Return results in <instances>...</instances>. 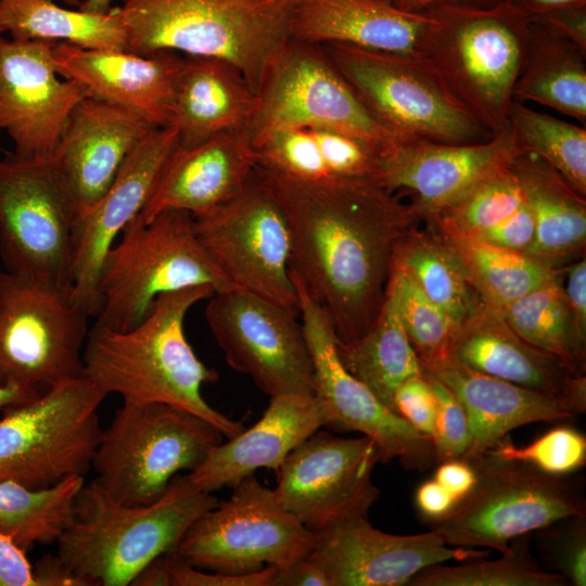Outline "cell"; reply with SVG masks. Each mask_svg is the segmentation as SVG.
<instances>
[{
  "mask_svg": "<svg viewBox=\"0 0 586 586\" xmlns=\"http://www.w3.org/2000/svg\"><path fill=\"white\" fill-rule=\"evenodd\" d=\"M385 294L423 366L448 357L458 326L400 268L392 266Z\"/></svg>",
  "mask_w": 586,
  "mask_h": 586,
  "instance_id": "cell-42",
  "label": "cell"
},
{
  "mask_svg": "<svg viewBox=\"0 0 586 586\" xmlns=\"http://www.w3.org/2000/svg\"><path fill=\"white\" fill-rule=\"evenodd\" d=\"M508 123L519 146L556 171L581 195L586 196V128L530 109L514 100Z\"/></svg>",
  "mask_w": 586,
  "mask_h": 586,
  "instance_id": "cell-41",
  "label": "cell"
},
{
  "mask_svg": "<svg viewBox=\"0 0 586 586\" xmlns=\"http://www.w3.org/2000/svg\"><path fill=\"white\" fill-rule=\"evenodd\" d=\"M382 462L367 436L344 438L315 431L277 470L278 502L308 530L318 533L339 522L368 517L380 497L372 472Z\"/></svg>",
  "mask_w": 586,
  "mask_h": 586,
  "instance_id": "cell-18",
  "label": "cell"
},
{
  "mask_svg": "<svg viewBox=\"0 0 586 586\" xmlns=\"http://www.w3.org/2000/svg\"><path fill=\"white\" fill-rule=\"evenodd\" d=\"M256 167L255 149L245 128L216 133L190 148L178 143L138 218L146 221L165 211L192 216L207 213L235 198Z\"/></svg>",
  "mask_w": 586,
  "mask_h": 586,
  "instance_id": "cell-25",
  "label": "cell"
},
{
  "mask_svg": "<svg viewBox=\"0 0 586 586\" xmlns=\"http://www.w3.org/2000/svg\"><path fill=\"white\" fill-rule=\"evenodd\" d=\"M2 35V34H1Z\"/></svg>",
  "mask_w": 586,
  "mask_h": 586,
  "instance_id": "cell-62",
  "label": "cell"
},
{
  "mask_svg": "<svg viewBox=\"0 0 586 586\" xmlns=\"http://www.w3.org/2000/svg\"><path fill=\"white\" fill-rule=\"evenodd\" d=\"M523 203L520 182L510 165L475 184L426 222L445 232L473 237Z\"/></svg>",
  "mask_w": 586,
  "mask_h": 586,
  "instance_id": "cell-43",
  "label": "cell"
},
{
  "mask_svg": "<svg viewBox=\"0 0 586 586\" xmlns=\"http://www.w3.org/2000/svg\"><path fill=\"white\" fill-rule=\"evenodd\" d=\"M394 409L417 431L432 438L435 431L437 402L424 373L400 384L394 395Z\"/></svg>",
  "mask_w": 586,
  "mask_h": 586,
  "instance_id": "cell-48",
  "label": "cell"
},
{
  "mask_svg": "<svg viewBox=\"0 0 586 586\" xmlns=\"http://www.w3.org/2000/svg\"><path fill=\"white\" fill-rule=\"evenodd\" d=\"M256 102V92L231 63L186 56L169 125L178 131L179 145L190 148L216 133L246 128Z\"/></svg>",
  "mask_w": 586,
  "mask_h": 586,
  "instance_id": "cell-30",
  "label": "cell"
},
{
  "mask_svg": "<svg viewBox=\"0 0 586 586\" xmlns=\"http://www.w3.org/2000/svg\"><path fill=\"white\" fill-rule=\"evenodd\" d=\"M422 58L456 101L492 135L507 124L524 63L530 20L500 1L486 8L437 5Z\"/></svg>",
  "mask_w": 586,
  "mask_h": 586,
  "instance_id": "cell-5",
  "label": "cell"
},
{
  "mask_svg": "<svg viewBox=\"0 0 586 586\" xmlns=\"http://www.w3.org/2000/svg\"><path fill=\"white\" fill-rule=\"evenodd\" d=\"M415 504L419 515L429 524L446 518L457 506L456 499L433 477L417 487Z\"/></svg>",
  "mask_w": 586,
  "mask_h": 586,
  "instance_id": "cell-52",
  "label": "cell"
},
{
  "mask_svg": "<svg viewBox=\"0 0 586 586\" xmlns=\"http://www.w3.org/2000/svg\"><path fill=\"white\" fill-rule=\"evenodd\" d=\"M79 208L53 158H0V256L7 271L72 293Z\"/></svg>",
  "mask_w": 586,
  "mask_h": 586,
  "instance_id": "cell-11",
  "label": "cell"
},
{
  "mask_svg": "<svg viewBox=\"0 0 586 586\" xmlns=\"http://www.w3.org/2000/svg\"><path fill=\"white\" fill-rule=\"evenodd\" d=\"M222 436L184 409L123 399L95 450V480L119 502L151 504L179 471L198 468Z\"/></svg>",
  "mask_w": 586,
  "mask_h": 586,
  "instance_id": "cell-7",
  "label": "cell"
},
{
  "mask_svg": "<svg viewBox=\"0 0 586 586\" xmlns=\"http://www.w3.org/2000/svg\"><path fill=\"white\" fill-rule=\"evenodd\" d=\"M36 586H91L73 572L58 555H43L33 565Z\"/></svg>",
  "mask_w": 586,
  "mask_h": 586,
  "instance_id": "cell-55",
  "label": "cell"
},
{
  "mask_svg": "<svg viewBox=\"0 0 586 586\" xmlns=\"http://www.w3.org/2000/svg\"><path fill=\"white\" fill-rule=\"evenodd\" d=\"M154 128L138 113L104 100L89 95L78 103L53 158L80 213L103 196L126 158Z\"/></svg>",
  "mask_w": 586,
  "mask_h": 586,
  "instance_id": "cell-26",
  "label": "cell"
},
{
  "mask_svg": "<svg viewBox=\"0 0 586 586\" xmlns=\"http://www.w3.org/2000/svg\"><path fill=\"white\" fill-rule=\"evenodd\" d=\"M272 586H331L320 568L306 558L278 569Z\"/></svg>",
  "mask_w": 586,
  "mask_h": 586,
  "instance_id": "cell-56",
  "label": "cell"
},
{
  "mask_svg": "<svg viewBox=\"0 0 586 586\" xmlns=\"http://www.w3.org/2000/svg\"><path fill=\"white\" fill-rule=\"evenodd\" d=\"M258 168L288 219L291 273L336 341L357 340L382 307L395 246L419 214L374 179L304 181Z\"/></svg>",
  "mask_w": 586,
  "mask_h": 586,
  "instance_id": "cell-1",
  "label": "cell"
},
{
  "mask_svg": "<svg viewBox=\"0 0 586 586\" xmlns=\"http://www.w3.org/2000/svg\"><path fill=\"white\" fill-rule=\"evenodd\" d=\"M522 152L509 123L483 142H397L383 151L378 181L392 192H409L410 204L429 221Z\"/></svg>",
  "mask_w": 586,
  "mask_h": 586,
  "instance_id": "cell-21",
  "label": "cell"
},
{
  "mask_svg": "<svg viewBox=\"0 0 586 586\" xmlns=\"http://www.w3.org/2000/svg\"><path fill=\"white\" fill-rule=\"evenodd\" d=\"M434 23L429 13L404 11L390 0H296L291 37L421 56Z\"/></svg>",
  "mask_w": 586,
  "mask_h": 586,
  "instance_id": "cell-28",
  "label": "cell"
},
{
  "mask_svg": "<svg viewBox=\"0 0 586 586\" xmlns=\"http://www.w3.org/2000/svg\"><path fill=\"white\" fill-rule=\"evenodd\" d=\"M437 402L435 431L432 436L435 464L462 458L471 443L467 413L454 394L435 377L423 370Z\"/></svg>",
  "mask_w": 586,
  "mask_h": 586,
  "instance_id": "cell-46",
  "label": "cell"
},
{
  "mask_svg": "<svg viewBox=\"0 0 586 586\" xmlns=\"http://www.w3.org/2000/svg\"><path fill=\"white\" fill-rule=\"evenodd\" d=\"M196 285L215 292L234 286L200 243L193 216L182 211H165L146 221L136 216L104 256L94 323L132 329L160 295Z\"/></svg>",
  "mask_w": 586,
  "mask_h": 586,
  "instance_id": "cell-6",
  "label": "cell"
},
{
  "mask_svg": "<svg viewBox=\"0 0 586 586\" xmlns=\"http://www.w3.org/2000/svg\"><path fill=\"white\" fill-rule=\"evenodd\" d=\"M485 454L522 461L552 475L574 474L586 463V436L572 426L560 425L524 446H517L505 436Z\"/></svg>",
  "mask_w": 586,
  "mask_h": 586,
  "instance_id": "cell-44",
  "label": "cell"
},
{
  "mask_svg": "<svg viewBox=\"0 0 586 586\" xmlns=\"http://www.w3.org/2000/svg\"><path fill=\"white\" fill-rule=\"evenodd\" d=\"M371 114L398 142L476 143L492 135L419 55L321 44Z\"/></svg>",
  "mask_w": 586,
  "mask_h": 586,
  "instance_id": "cell-9",
  "label": "cell"
},
{
  "mask_svg": "<svg viewBox=\"0 0 586 586\" xmlns=\"http://www.w3.org/2000/svg\"><path fill=\"white\" fill-rule=\"evenodd\" d=\"M170 586H272L277 566L246 574L205 573L189 564L177 552L167 553Z\"/></svg>",
  "mask_w": 586,
  "mask_h": 586,
  "instance_id": "cell-47",
  "label": "cell"
},
{
  "mask_svg": "<svg viewBox=\"0 0 586 586\" xmlns=\"http://www.w3.org/2000/svg\"><path fill=\"white\" fill-rule=\"evenodd\" d=\"M212 493L175 476L148 505L115 500L94 479L80 489L58 556L91 586H128L155 558L175 551L190 525L217 505Z\"/></svg>",
  "mask_w": 586,
  "mask_h": 586,
  "instance_id": "cell-3",
  "label": "cell"
},
{
  "mask_svg": "<svg viewBox=\"0 0 586 586\" xmlns=\"http://www.w3.org/2000/svg\"><path fill=\"white\" fill-rule=\"evenodd\" d=\"M562 288L575 321L586 335V259H578L568 266L565 277H562Z\"/></svg>",
  "mask_w": 586,
  "mask_h": 586,
  "instance_id": "cell-54",
  "label": "cell"
},
{
  "mask_svg": "<svg viewBox=\"0 0 586 586\" xmlns=\"http://www.w3.org/2000/svg\"><path fill=\"white\" fill-rule=\"evenodd\" d=\"M489 245L525 253L535 238V221L525 202L498 224L471 237Z\"/></svg>",
  "mask_w": 586,
  "mask_h": 586,
  "instance_id": "cell-49",
  "label": "cell"
},
{
  "mask_svg": "<svg viewBox=\"0 0 586 586\" xmlns=\"http://www.w3.org/2000/svg\"><path fill=\"white\" fill-rule=\"evenodd\" d=\"M84 485V475H72L42 488L1 481V531L25 551L36 544L58 542L73 521L75 501Z\"/></svg>",
  "mask_w": 586,
  "mask_h": 586,
  "instance_id": "cell-37",
  "label": "cell"
},
{
  "mask_svg": "<svg viewBox=\"0 0 586 586\" xmlns=\"http://www.w3.org/2000/svg\"><path fill=\"white\" fill-rule=\"evenodd\" d=\"M469 462L476 472L473 489L446 518L430 524L449 546L504 552L517 537L586 514L583 476L552 475L488 454Z\"/></svg>",
  "mask_w": 586,
  "mask_h": 586,
  "instance_id": "cell-8",
  "label": "cell"
},
{
  "mask_svg": "<svg viewBox=\"0 0 586 586\" xmlns=\"http://www.w3.org/2000/svg\"><path fill=\"white\" fill-rule=\"evenodd\" d=\"M211 297L205 319L232 369L269 397L314 396L313 359L298 314L237 286Z\"/></svg>",
  "mask_w": 586,
  "mask_h": 586,
  "instance_id": "cell-16",
  "label": "cell"
},
{
  "mask_svg": "<svg viewBox=\"0 0 586 586\" xmlns=\"http://www.w3.org/2000/svg\"><path fill=\"white\" fill-rule=\"evenodd\" d=\"M397 8L408 12H425L437 5H455L486 9L498 4L501 0H390Z\"/></svg>",
  "mask_w": 586,
  "mask_h": 586,
  "instance_id": "cell-57",
  "label": "cell"
},
{
  "mask_svg": "<svg viewBox=\"0 0 586 586\" xmlns=\"http://www.w3.org/2000/svg\"><path fill=\"white\" fill-rule=\"evenodd\" d=\"M336 351L345 369L394 412L396 390L408 379L423 374L421 360L386 294L368 330L353 342L336 341Z\"/></svg>",
  "mask_w": 586,
  "mask_h": 586,
  "instance_id": "cell-35",
  "label": "cell"
},
{
  "mask_svg": "<svg viewBox=\"0 0 586 586\" xmlns=\"http://www.w3.org/2000/svg\"><path fill=\"white\" fill-rule=\"evenodd\" d=\"M533 534L546 570L559 573L570 585H586V514L563 518Z\"/></svg>",
  "mask_w": 586,
  "mask_h": 586,
  "instance_id": "cell-45",
  "label": "cell"
},
{
  "mask_svg": "<svg viewBox=\"0 0 586 586\" xmlns=\"http://www.w3.org/2000/svg\"><path fill=\"white\" fill-rule=\"evenodd\" d=\"M193 224L203 249L232 285L300 315L288 219L258 167L235 198L193 216Z\"/></svg>",
  "mask_w": 586,
  "mask_h": 586,
  "instance_id": "cell-14",
  "label": "cell"
},
{
  "mask_svg": "<svg viewBox=\"0 0 586 586\" xmlns=\"http://www.w3.org/2000/svg\"><path fill=\"white\" fill-rule=\"evenodd\" d=\"M113 1L114 0H84L80 3L79 9L92 13H106L113 8Z\"/></svg>",
  "mask_w": 586,
  "mask_h": 586,
  "instance_id": "cell-61",
  "label": "cell"
},
{
  "mask_svg": "<svg viewBox=\"0 0 586 586\" xmlns=\"http://www.w3.org/2000/svg\"><path fill=\"white\" fill-rule=\"evenodd\" d=\"M38 394L15 383H0V409L23 404Z\"/></svg>",
  "mask_w": 586,
  "mask_h": 586,
  "instance_id": "cell-60",
  "label": "cell"
},
{
  "mask_svg": "<svg viewBox=\"0 0 586 586\" xmlns=\"http://www.w3.org/2000/svg\"><path fill=\"white\" fill-rule=\"evenodd\" d=\"M316 543V533L251 474L232 486L229 499L190 525L176 552L200 570L246 574L285 568L306 558Z\"/></svg>",
  "mask_w": 586,
  "mask_h": 586,
  "instance_id": "cell-12",
  "label": "cell"
},
{
  "mask_svg": "<svg viewBox=\"0 0 586 586\" xmlns=\"http://www.w3.org/2000/svg\"><path fill=\"white\" fill-rule=\"evenodd\" d=\"M392 266L403 269L458 328L482 305L453 246L433 226H415L397 242Z\"/></svg>",
  "mask_w": 586,
  "mask_h": 586,
  "instance_id": "cell-34",
  "label": "cell"
},
{
  "mask_svg": "<svg viewBox=\"0 0 586 586\" xmlns=\"http://www.w3.org/2000/svg\"><path fill=\"white\" fill-rule=\"evenodd\" d=\"M0 586H36L26 551L0 528Z\"/></svg>",
  "mask_w": 586,
  "mask_h": 586,
  "instance_id": "cell-50",
  "label": "cell"
},
{
  "mask_svg": "<svg viewBox=\"0 0 586 586\" xmlns=\"http://www.w3.org/2000/svg\"><path fill=\"white\" fill-rule=\"evenodd\" d=\"M422 367L454 394L467 413L471 443L461 459L468 461L484 455L517 428L575 416L549 395L472 370L449 356Z\"/></svg>",
  "mask_w": 586,
  "mask_h": 586,
  "instance_id": "cell-29",
  "label": "cell"
},
{
  "mask_svg": "<svg viewBox=\"0 0 586 586\" xmlns=\"http://www.w3.org/2000/svg\"><path fill=\"white\" fill-rule=\"evenodd\" d=\"M132 586H170L167 553L146 564L131 581Z\"/></svg>",
  "mask_w": 586,
  "mask_h": 586,
  "instance_id": "cell-59",
  "label": "cell"
},
{
  "mask_svg": "<svg viewBox=\"0 0 586 586\" xmlns=\"http://www.w3.org/2000/svg\"><path fill=\"white\" fill-rule=\"evenodd\" d=\"M300 318L314 366V396L335 431H356L379 447L382 462L397 459L408 470L424 471L435 464L433 441L388 409L341 362L336 336L323 308L292 275Z\"/></svg>",
  "mask_w": 586,
  "mask_h": 586,
  "instance_id": "cell-17",
  "label": "cell"
},
{
  "mask_svg": "<svg viewBox=\"0 0 586 586\" xmlns=\"http://www.w3.org/2000/svg\"><path fill=\"white\" fill-rule=\"evenodd\" d=\"M89 317L72 293L0 270V383L40 395L85 375Z\"/></svg>",
  "mask_w": 586,
  "mask_h": 586,
  "instance_id": "cell-13",
  "label": "cell"
},
{
  "mask_svg": "<svg viewBox=\"0 0 586 586\" xmlns=\"http://www.w3.org/2000/svg\"><path fill=\"white\" fill-rule=\"evenodd\" d=\"M321 426L326 418L315 396H270L255 424L216 445L187 476L196 489L213 493L232 487L258 469L277 472L286 456Z\"/></svg>",
  "mask_w": 586,
  "mask_h": 586,
  "instance_id": "cell-27",
  "label": "cell"
},
{
  "mask_svg": "<svg viewBox=\"0 0 586 586\" xmlns=\"http://www.w3.org/2000/svg\"><path fill=\"white\" fill-rule=\"evenodd\" d=\"M127 51L225 60L257 92L291 40L296 0H118Z\"/></svg>",
  "mask_w": 586,
  "mask_h": 586,
  "instance_id": "cell-4",
  "label": "cell"
},
{
  "mask_svg": "<svg viewBox=\"0 0 586 586\" xmlns=\"http://www.w3.org/2000/svg\"><path fill=\"white\" fill-rule=\"evenodd\" d=\"M256 97L254 114L245 128L252 143L275 129L303 126L343 130L385 149L398 142L318 43L291 38Z\"/></svg>",
  "mask_w": 586,
  "mask_h": 586,
  "instance_id": "cell-15",
  "label": "cell"
},
{
  "mask_svg": "<svg viewBox=\"0 0 586 586\" xmlns=\"http://www.w3.org/2000/svg\"><path fill=\"white\" fill-rule=\"evenodd\" d=\"M215 293L196 285L160 295L150 314L135 328L116 331L93 324L82 361L85 374L106 395L161 403L190 411L232 437L244 426L213 408L201 393L218 373L206 367L189 344L184 318L198 302Z\"/></svg>",
  "mask_w": 586,
  "mask_h": 586,
  "instance_id": "cell-2",
  "label": "cell"
},
{
  "mask_svg": "<svg viewBox=\"0 0 586 586\" xmlns=\"http://www.w3.org/2000/svg\"><path fill=\"white\" fill-rule=\"evenodd\" d=\"M527 18L549 11L574 5H586V0H501Z\"/></svg>",
  "mask_w": 586,
  "mask_h": 586,
  "instance_id": "cell-58",
  "label": "cell"
},
{
  "mask_svg": "<svg viewBox=\"0 0 586 586\" xmlns=\"http://www.w3.org/2000/svg\"><path fill=\"white\" fill-rule=\"evenodd\" d=\"M562 271L500 310L507 324L525 342L576 372L585 373L586 335L579 330L562 288Z\"/></svg>",
  "mask_w": 586,
  "mask_h": 586,
  "instance_id": "cell-38",
  "label": "cell"
},
{
  "mask_svg": "<svg viewBox=\"0 0 586 586\" xmlns=\"http://www.w3.org/2000/svg\"><path fill=\"white\" fill-rule=\"evenodd\" d=\"M437 230L456 251L480 300L499 311L562 271L524 253Z\"/></svg>",
  "mask_w": 586,
  "mask_h": 586,
  "instance_id": "cell-36",
  "label": "cell"
},
{
  "mask_svg": "<svg viewBox=\"0 0 586 586\" xmlns=\"http://www.w3.org/2000/svg\"><path fill=\"white\" fill-rule=\"evenodd\" d=\"M448 356L461 365L549 395L575 416L586 411V378L521 339L499 310L483 302L457 330Z\"/></svg>",
  "mask_w": 586,
  "mask_h": 586,
  "instance_id": "cell-24",
  "label": "cell"
},
{
  "mask_svg": "<svg viewBox=\"0 0 586 586\" xmlns=\"http://www.w3.org/2000/svg\"><path fill=\"white\" fill-rule=\"evenodd\" d=\"M292 161L300 180L374 179L385 148L343 130L303 126L291 131Z\"/></svg>",
  "mask_w": 586,
  "mask_h": 586,
  "instance_id": "cell-39",
  "label": "cell"
},
{
  "mask_svg": "<svg viewBox=\"0 0 586 586\" xmlns=\"http://www.w3.org/2000/svg\"><path fill=\"white\" fill-rule=\"evenodd\" d=\"M436 464L433 479L456 499L458 505L470 494L476 483L473 466L461 458L445 460Z\"/></svg>",
  "mask_w": 586,
  "mask_h": 586,
  "instance_id": "cell-53",
  "label": "cell"
},
{
  "mask_svg": "<svg viewBox=\"0 0 586 586\" xmlns=\"http://www.w3.org/2000/svg\"><path fill=\"white\" fill-rule=\"evenodd\" d=\"M178 143L174 126L154 128L126 158L103 196L78 215L73 239L72 300L89 316L99 313L98 280L105 254L126 225L141 213Z\"/></svg>",
  "mask_w": 586,
  "mask_h": 586,
  "instance_id": "cell-22",
  "label": "cell"
},
{
  "mask_svg": "<svg viewBox=\"0 0 586 586\" xmlns=\"http://www.w3.org/2000/svg\"><path fill=\"white\" fill-rule=\"evenodd\" d=\"M533 534L513 539L494 560L485 557L442 562L418 572L409 586H565L568 581L546 570L531 552Z\"/></svg>",
  "mask_w": 586,
  "mask_h": 586,
  "instance_id": "cell-40",
  "label": "cell"
},
{
  "mask_svg": "<svg viewBox=\"0 0 586 586\" xmlns=\"http://www.w3.org/2000/svg\"><path fill=\"white\" fill-rule=\"evenodd\" d=\"M531 18L546 24L586 52V5L560 8Z\"/></svg>",
  "mask_w": 586,
  "mask_h": 586,
  "instance_id": "cell-51",
  "label": "cell"
},
{
  "mask_svg": "<svg viewBox=\"0 0 586 586\" xmlns=\"http://www.w3.org/2000/svg\"><path fill=\"white\" fill-rule=\"evenodd\" d=\"M5 31L15 40L127 51L126 27L117 7L92 13L62 8L53 0H0V34Z\"/></svg>",
  "mask_w": 586,
  "mask_h": 586,
  "instance_id": "cell-33",
  "label": "cell"
},
{
  "mask_svg": "<svg viewBox=\"0 0 586 586\" xmlns=\"http://www.w3.org/2000/svg\"><path fill=\"white\" fill-rule=\"evenodd\" d=\"M54 43L0 34V130L21 158L53 156L71 114L89 97L84 85L59 74Z\"/></svg>",
  "mask_w": 586,
  "mask_h": 586,
  "instance_id": "cell-19",
  "label": "cell"
},
{
  "mask_svg": "<svg viewBox=\"0 0 586 586\" xmlns=\"http://www.w3.org/2000/svg\"><path fill=\"white\" fill-rule=\"evenodd\" d=\"M53 59L59 74L84 85L90 97L129 109L154 127L170 124L186 55L169 50L136 54L55 42Z\"/></svg>",
  "mask_w": 586,
  "mask_h": 586,
  "instance_id": "cell-23",
  "label": "cell"
},
{
  "mask_svg": "<svg viewBox=\"0 0 586 586\" xmlns=\"http://www.w3.org/2000/svg\"><path fill=\"white\" fill-rule=\"evenodd\" d=\"M511 167L535 221V238L524 254L555 268L582 255L586 243L585 196L532 153H520Z\"/></svg>",
  "mask_w": 586,
  "mask_h": 586,
  "instance_id": "cell-31",
  "label": "cell"
},
{
  "mask_svg": "<svg viewBox=\"0 0 586 586\" xmlns=\"http://www.w3.org/2000/svg\"><path fill=\"white\" fill-rule=\"evenodd\" d=\"M530 20V37L513 99L551 107L586 125V52L546 24Z\"/></svg>",
  "mask_w": 586,
  "mask_h": 586,
  "instance_id": "cell-32",
  "label": "cell"
},
{
  "mask_svg": "<svg viewBox=\"0 0 586 586\" xmlns=\"http://www.w3.org/2000/svg\"><path fill=\"white\" fill-rule=\"evenodd\" d=\"M307 556L331 586H403L421 570L442 562L487 557L484 548L447 545L433 530L394 535L373 527L367 517L339 522L318 533Z\"/></svg>",
  "mask_w": 586,
  "mask_h": 586,
  "instance_id": "cell-20",
  "label": "cell"
},
{
  "mask_svg": "<svg viewBox=\"0 0 586 586\" xmlns=\"http://www.w3.org/2000/svg\"><path fill=\"white\" fill-rule=\"evenodd\" d=\"M105 396L85 374L5 408L0 419V482L42 488L85 475L102 436L98 410Z\"/></svg>",
  "mask_w": 586,
  "mask_h": 586,
  "instance_id": "cell-10",
  "label": "cell"
}]
</instances>
